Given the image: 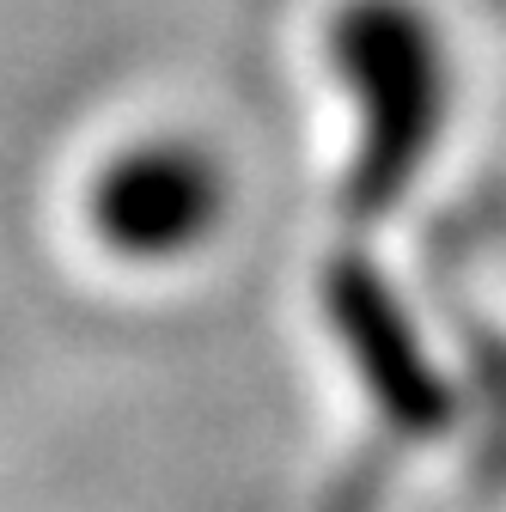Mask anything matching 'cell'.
Instances as JSON below:
<instances>
[{"label": "cell", "instance_id": "obj_1", "mask_svg": "<svg viewBox=\"0 0 506 512\" xmlns=\"http://www.w3.org/2000/svg\"><path fill=\"white\" fill-rule=\"evenodd\" d=\"M330 68L354 110L342 208L354 226L391 220L452 128L446 31L421 0H342L330 13Z\"/></svg>", "mask_w": 506, "mask_h": 512}, {"label": "cell", "instance_id": "obj_2", "mask_svg": "<svg viewBox=\"0 0 506 512\" xmlns=\"http://www.w3.org/2000/svg\"><path fill=\"white\" fill-rule=\"evenodd\" d=\"M232 183L202 141L147 135L116 147L86 183V232L129 269H171L220 238Z\"/></svg>", "mask_w": 506, "mask_h": 512}, {"label": "cell", "instance_id": "obj_3", "mask_svg": "<svg viewBox=\"0 0 506 512\" xmlns=\"http://www.w3.org/2000/svg\"><path fill=\"white\" fill-rule=\"evenodd\" d=\"M318 305L330 317V336L360 384L372 415L397 439H439L458 415L446 366L433 360L415 311L391 287V275L360 250H342L318 275Z\"/></svg>", "mask_w": 506, "mask_h": 512}]
</instances>
